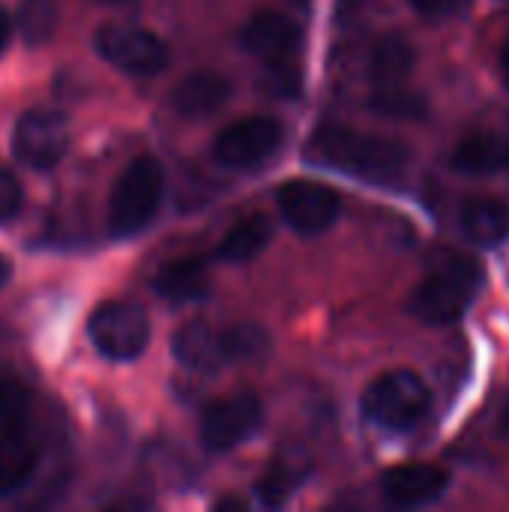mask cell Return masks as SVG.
I'll use <instances>...</instances> for the list:
<instances>
[{
  "label": "cell",
  "mask_w": 509,
  "mask_h": 512,
  "mask_svg": "<svg viewBox=\"0 0 509 512\" xmlns=\"http://www.w3.org/2000/svg\"><path fill=\"white\" fill-rule=\"evenodd\" d=\"M450 165L471 177L498 174L509 168V141L498 132H471L453 147Z\"/></svg>",
  "instance_id": "obj_15"
},
{
  "label": "cell",
  "mask_w": 509,
  "mask_h": 512,
  "mask_svg": "<svg viewBox=\"0 0 509 512\" xmlns=\"http://www.w3.org/2000/svg\"><path fill=\"white\" fill-rule=\"evenodd\" d=\"M96 51L129 75H156L168 66L171 54L159 33L141 24L111 21L96 30Z\"/></svg>",
  "instance_id": "obj_5"
},
{
  "label": "cell",
  "mask_w": 509,
  "mask_h": 512,
  "mask_svg": "<svg viewBox=\"0 0 509 512\" xmlns=\"http://www.w3.org/2000/svg\"><path fill=\"white\" fill-rule=\"evenodd\" d=\"M273 237V225L267 216L261 213H252L246 219H240L219 243V258L222 261H231V264H243V261H252L255 255H261L267 249Z\"/></svg>",
  "instance_id": "obj_20"
},
{
  "label": "cell",
  "mask_w": 509,
  "mask_h": 512,
  "mask_svg": "<svg viewBox=\"0 0 509 512\" xmlns=\"http://www.w3.org/2000/svg\"><path fill=\"white\" fill-rule=\"evenodd\" d=\"M501 435L509 441V405L504 408V414H501Z\"/></svg>",
  "instance_id": "obj_31"
},
{
  "label": "cell",
  "mask_w": 509,
  "mask_h": 512,
  "mask_svg": "<svg viewBox=\"0 0 509 512\" xmlns=\"http://www.w3.org/2000/svg\"><path fill=\"white\" fill-rule=\"evenodd\" d=\"M306 156L312 162L348 171L372 183H396L411 165L408 144L375 132H357L348 126H324L321 132H315L306 147Z\"/></svg>",
  "instance_id": "obj_1"
},
{
  "label": "cell",
  "mask_w": 509,
  "mask_h": 512,
  "mask_svg": "<svg viewBox=\"0 0 509 512\" xmlns=\"http://www.w3.org/2000/svg\"><path fill=\"white\" fill-rule=\"evenodd\" d=\"M279 210L285 222L297 234H321L327 231L339 213H342V198L336 189L315 183V180H291L279 189Z\"/></svg>",
  "instance_id": "obj_10"
},
{
  "label": "cell",
  "mask_w": 509,
  "mask_h": 512,
  "mask_svg": "<svg viewBox=\"0 0 509 512\" xmlns=\"http://www.w3.org/2000/svg\"><path fill=\"white\" fill-rule=\"evenodd\" d=\"M57 30V3L54 0H21L18 6V33L27 45H45Z\"/></svg>",
  "instance_id": "obj_21"
},
{
  "label": "cell",
  "mask_w": 509,
  "mask_h": 512,
  "mask_svg": "<svg viewBox=\"0 0 509 512\" xmlns=\"http://www.w3.org/2000/svg\"><path fill=\"white\" fill-rule=\"evenodd\" d=\"M474 0H411V6L432 21H444V18H456L462 15Z\"/></svg>",
  "instance_id": "obj_27"
},
{
  "label": "cell",
  "mask_w": 509,
  "mask_h": 512,
  "mask_svg": "<svg viewBox=\"0 0 509 512\" xmlns=\"http://www.w3.org/2000/svg\"><path fill=\"white\" fill-rule=\"evenodd\" d=\"M369 108H372L375 114L390 117V120H420V117H426V111H429L423 96H417V93H411V90H399V87H393V84H387V90L375 93V96L369 99Z\"/></svg>",
  "instance_id": "obj_22"
},
{
  "label": "cell",
  "mask_w": 509,
  "mask_h": 512,
  "mask_svg": "<svg viewBox=\"0 0 509 512\" xmlns=\"http://www.w3.org/2000/svg\"><path fill=\"white\" fill-rule=\"evenodd\" d=\"M465 237L477 246H495L509 237V204L501 198H468L459 210Z\"/></svg>",
  "instance_id": "obj_16"
},
{
  "label": "cell",
  "mask_w": 509,
  "mask_h": 512,
  "mask_svg": "<svg viewBox=\"0 0 509 512\" xmlns=\"http://www.w3.org/2000/svg\"><path fill=\"white\" fill-rule=\"evenodd\" d=\"M417 66V48L402 33H384L369 51V75L378 84H396Z\"/></svg>",
  "instance_id": "obj_18"
},
{
  "label": "cell",
  "mask_w": 509,
  "mask_h": 512,
  "mask_svg": "<svg viewBox=\"0 0 509 512\" xmlns=\"http://www.w3.org/2000/svg\"><path fill=\"white\" fill-rule=\"evenodd\" d=\"M69 150V123L54 108H30L18 117L12 129V156L33 168H54Z\"/></svg>",
  "instance_id": "obj_7"
},
{
  "label": "cell",
  "mask_w": 509,
  "mask_h": 512,
  "mask_svg": "<svg viewBox=\"0 0 509 512\" xmlns=\"http://www.w3.org/2000/svg\"><path fill=\"white\" fill-rule=\"evenodd\" d=\"M498 69H501V78H504V84L509 87V33L504 36L501 48H498Z\"/></svg>",
  "instance_id": "obj_28"
},
{
  "label": "cell",
  "mask_w": 509,
  "mask_h": 512,
  "mask_svg": "<svg viewBox=\"0 0 509 512\" xmlns=\"http://www.w3.org/2000/svg\"><path fill=\"white\" fill-rule=\"evenodd\" d=\"M21 210V183L18 177L0 165V222H9Z\"/></svg>",
  "instance_id": "obj_26"
},
{
  "label": "cell",
  "mask_w": 509,
  "mask_h": 512,
  "mask_svg": "<svg viewBox=\"0 0 509 512\" xmlns=\"http://www.w3.org/2000/svg\"><path fill=\"white\" fill-rule=\"evenodd\" d=\"M483 282V267L459 252L441 255L408 297V315L429 327L456 324L474 303Z\"/></svg>",
  "instance_id": "obj_2"
},
{
  "label": "cell",
  "mask_w": 509,
  "mask_h": 512,
  "mask_svg": "<svg viewBox=\"0 0 509 512\" xmlns=\"http://www.w3.org/2000/svg\"><path fill=\"white\" fill-rule=\"evenodd\" d=\"M450 486V474L438 465H426V462H408V465H396L384 474L381 489L387 495L390 504L396 507H423L438 501Z\"/></svg>",
  "instance_id": "obj_12"
},
{
  "label": "cell",
  "mask_w": 509,
  "mask_h": 512,
  "mask_svg": "<svg viewBox=\"0 0 509 512\" xmlns=\"http://www.w3.org/2000/svg\"><path fill=\"white\" fill-rule=\"evenodd\" d=\"M228 360H255L267 351V333L258 324H237L222 333Z\"/></svg>",
  "instance_id": "obj_23"
},
{
  "label": "cell",
  "mask_w": 509,
  "mask_h": 512,
  "mask_svg": "<svg viewBox=\"0 0 509 512\" xmlns=\"http://www.w3.org/2000/svg\"><path fill=\"white\" fill-rule=\"evenodd\" d=\"M153 288L171 306L195 303V300H201L207 294L210 273H207L201 258H177V261H171V264H165L159 270Z\"/></svg>",
  "instance_id": "obj_17"
},
{
  "label": "cell",
  "mask_w": 509,
  "mask_h": 512,
  "mask_svg": "<svg viewBox=\"0 0 509 512\" xmlns=\"http://www.w3.org/2000/svg\"><path fill=\"white\" fill-rule=\"evenodd\" d=\"M30 393L15 378H0V432H9L27 411Z\"/></svg>",
  "instance_id": "obj_24"
},
{
  "label": "cell",
  "mask_w": 509,
  "mask_h": 512,
  "mask_svg": "<svg viewBox=\"0 0 509 512\" xmlns=\"http://www.w3.org/2000/svg\"><path fill=\"white\" fill-rule=\"evenodd\" d=\"M165 192V168L153 156H135L114 183L108 204V228L117 237L138 234L156 216Z\"/></svg>",
  "instance_id": "obj_3"
},
{
  "label": "cell",
  "mask_w": 509,
  "mask_h": 512,
  "mask_svg": "<svg viewBox=\"0 0 509 512\" xmlns=\"http://www.w3.org/2000/svg\"><path fill=\"white\" fill-rule=\"evenodd\" d=\"M240 42L246 51L261 57L264 63H288V60H297L300 45H303V33L288 15L264 9V12H255L243 24Z\"/></svg>",
  "instance_id": "obj_11"
},
{
  "label": "cell",
  "mask_w": 509,
  "mask_h": 512,
  "mask_svg": "<svg viewBox=\"0 0 509 512\" xmlns=\"http://www.w3.org/2000/svg\"><path fill=\"white\" fill-rule=\"evenodd\" d=\"M9 36H12V21H9L6 9H0V51L9 45Z\"/></svg>",
  "instance_id": "obj_29"
},
{
  "label": "cell",
  "mask_w": 509,
  "mask_h": 512,
  "mask_svg": "<svg viewBox=\"0 0 509 512\" xmlns=\"http://www.w3.org/2000/svg\"><path fill=\"white\" fill-rule=\"evenodd\" d=\"M90 342L108 360H135L150 342V321L138 303L108 300L87 321Z\"/></svg>",
  "instance_id": "obj_6"
},
{
  "label": "cell",
  "mask_w": 509,
  "mask_h": 512,
  "mask_svg": "<svg viewBox=\"0 0 509 512\" xmlns=\"http://www.w3.org/2000/svg\"><path fill=\"white\" fill-rule=\"evenodd\" d=\"M294 492V474L288 465H276L264 480H261V498L270 504H282Z\"/></svg>",
  "instance_id": "obj_25"
},
{
  "label": "cell",
  "mask_w": 509,
  "mask_h": 512,
  "mask_svg": "<svg viewBox=\"0 0 509 512\" xmlns=\"http://www.w3.org/2000/svg\"><path fill=\"white\" fill-rule=\"evenodd\" d=\"M264 420V408L252 393H231L213 402L201 417V444L210 453H225L249 441Z\"/></svg>",
  "instance_id": "obj_9"
},
{
  "label": "cell",
  "mask_w": 509,
  "mask_h": 512,
  "mask_svg": "<svg viewBox=\"0 0 509 512\" xmlns=\"http://www.w3.org/2000/svg\"><path fill=\"white\" fill-rule=\"evenodd\" d=\"M171 351L180 366H186L192 372H204V375H213L228 363L222 333L216 327H210L207 321L180 324L171 339Z\"/></svg>",
  "instance_id": "obj_14"
},
{
  "label": "cell",
  "mask_w": 509,
  "mask_h": 512,
  "mask_svg": "<svg viewBox=\"0 0 509 512\" xmlns=\"http://www.w3.org/2000/svg\"><path fill=\"white\" fill-rule=\"evenodd\" d=\"M432 405V393L411 369H393L375 378L363 393V417L387 432L414 429Z\"/></svg>",
  "instance_id": "obj_4"
},
{
  "label": "cell",
  "mask_w": 509,
  "mask_h": 512,
  "mask_svg": "<svg viewBox=\"0 0 509 512\" xmlns=\"http://www.w3.org/2000/svg\"><path fill=\"white\" fill-rule=\"evenodd\" d=\"M282 144V123L264 114H252L243 120L228 123L216 141H213V156L225 168H255L267 162Z\"/></svg>",
  "instance_id": "obj_8"
},
{
  "label": "cell",
  "mask_w": 509,
  "mask_h": 512,
  "mask_svg": "<svg viewBox=\"0 0 509 512\" xmlns=\"http://www.w3.org/2000/svg\"><path fill=\"white\" fill-rule=\"evenodd\" d=\"M228 99H231V81L219 72H192L180 78L168 93L171 111L186 120L213 117L228 105Z\"/></svg>",
  "instance_id": "obj_13"
},
{
  "label": "cell",
  "mask_w": 509,
  "mask_h": 512,
  "mask_svg": "<svg viewBox=\"0 0 509 512\" xmlns=\"http://www.w3.org/2000/svg\"><path fill=\"white\" fill-rule=\"evenodd\" d=\"M36 462H39V450L30 438L12 429L3 432L0 435V498L18 492L36 471Z\"/></svg>",
  "instance_id": "obj_19"
},
{
  "label": "cell",
  "mask_w": 509,
  "mask_h": 512,
  "mask_svg": "<svg viewBox=\"0 0 509 512\" xmlns=\"http://www.w3.org/2000/svg\"><path fill=\"white\" fill-rule=\"evenodd\" d=\"M9 276H12V261L6 255H0V288L9 282Z\"/></svg>",
  "instance_id": "obj_30"
}]
</instances>
